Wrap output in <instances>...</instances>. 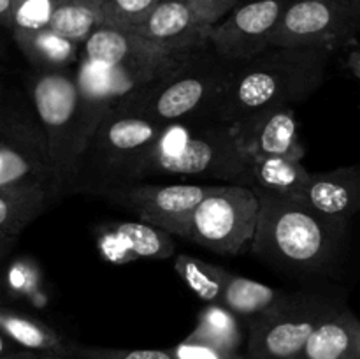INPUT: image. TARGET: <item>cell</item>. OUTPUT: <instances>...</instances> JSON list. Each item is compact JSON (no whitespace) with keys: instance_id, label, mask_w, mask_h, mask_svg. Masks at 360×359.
Here are the masks:
<instances>
[{"instance_id":"obj_29","label":"cell","mask_w":360,"mask_h":359,"mask_svg":"<svg viewBox=\"0 0 360 359\" xmlns=\"http://www.w3.org/2000/svg\"><path fill=\"white\" fill-rule=\"evenodd\" d=\"M169 351L172 352L174 359H246V354H241L239 351L224 348L211 341L192 336V334H188L185 340L179 341Z\"/></svg>"},{"instance_id":"obj_6","label":"cell","mask_w":360,"mask_h":359,"mask_svg":"<svg viewBox=\"0 0 360 359\" xmlns=\"http://www.w3.org/2000/svg\"><path fill=\"white\" fill-rule=\"evenodd\" d=\"M164 129L153 120L109 109L81 153L70 196H95L109 187L132 183L137 162Z\"/></svg>"},{"instance_id":"obj_25","label":"cell","mask_w":360,"mask_h":359,"mask_svg":"<svg viewBox=\"0 0 360 359\" xmlns=\"http://www.w3.org/2000/svg\"><path fill=\"white\" fill-rule=\"evenodd\" d=\"M174 270L183 284L202 301L220 303L227 284L229 270L211 264L199 257L179 253L174 260Z\"/></svg>"},{"instance_id":"obj_21","label":"cell","mask_w":360,"mask_h":359,"mask_svg":"<svg viewBox=\"0 0 360 359\" xmlns=\"http://www.w3.org/2000/svg\"><path fill=\"white\" fill-rule=\"evenodd\" d=\"M0 329L18 348L72 358V341H67L58 331L32 315L7 308L2 310Z\"/></svg>"},{"instance_id":"obj_5","label":"cell","mask_w":360,"mask_h":359,"mask_svg":"<svg viewBox=\"0 0 360 359\" xmlns=\"http://www.w3.org/2000/svg\"><path fill=\"white\" fill-rule=\"evenodd\" d=\"M23 87L44 127L58 199L70 196L81 153L86 146L76 69L58 73L34 70Z\"/></svg>"},{"instance_id":"obj_23","label":"cell","mask_w":360,"mask_h":359,"mask_svg":"<svg viewBox=\"0 0 360 359\" xmlns=\"http://www.w3.org/2000/svg\"><path fill=\"white\" fill-rule=\"evenodd\" d=\"M104 21V0H51L49 27L83 46Z\"/></svg>"},{"instance_id":"obj_1","label":"cell","mask_w":360,"mask_h":359,"mask_svg":"<svg viewBox=\"0 0 360 359\" xmlns=\"http://www.w3.org/2000/svg\"><path fill=\"white\" fill-rule=\"evenodd\" d=\"M255 192L260 215L250 250L259 259L301 273H327L336 266L347 241L348 220L326 217L301 197Z\"/></svg>"},{"instance_id":"obj_31","label":"cell","mask_w":360,"mask_h":359,"mask_svg":"<svg viewBox=\"0 0 360 359\" xmlns=\"http://www.w3.org/2000/svg\"><path fill=\"white\" fill-rule=\"evenodd\" d=\"M188 6L200 23L214 27L239 6V0H188Z\"/></svg>"},{"instance_id":"obj_33","label":"cell","mask_w":360,"mask_h":359,"mask_svg":"<svg viewBox=\"0 0 360 359\" xmlns=\"http://www.w3.org/2000/svg\"><path fill=\"white\" fill-rule=\"evenodd\" d=\"M0 23L11 34L14 32V16H13V0H0Z\"/></svg>"},{"instance_id":"obj_15","label":"cell","mask_w":360,"mask_h":359,"mask_svg":"<svg viewBox=\"0 0 360 359\" xmlns=\"http://www.w3.org/2000/svg\"><path fill=\"white\" fill-rule=\"evenodd\" d=\"M97 248L108 263L122 266L139 259H169L176 243L171 232L146 222H112L98 229Z\"/></svg>"},{"instance_id":"obj_3","label":"cell","mask_w":360,"mask_h":359,"mask_svg":"<svg viewBox=\"0 0 360 359\" xmlns=\"http://www.w3.org/2000/svg\"><path fill=\"white\" fill-rule=\"evenodd\" d=\"M157 176L218 180L250 187V158L239 148L232 123L221 120L172 123L144 153L134 169L132 182Z\"/></svg>"},{"instance_id":"obj_12","label":"cell","mask_w":360,"mask_h":359,"mask_svg":"<svg viewBox=\"0 0 360 359\" xmlns=\"http://www.w3.org/2000/svg\"><path fill=\"white\" fill-rule=\"evenodd\" d=\"M213 190V185L200 183H150L132 182L109 187L95 196L125 208L141 222L160 227L188 239L190 222L197 206Z\"/></svg>"},{"instance_id":"obj_14","label":"cell","mask_w":360,"mask_h":359,"mask_svg":"<svg viewBox=\"0 0 360 359\" xmlns=\"http://www.w3.org/2000/svg\"><path fill=\"white\" fill-rule=\"evenodd\" d=\"M232 132L245 157H285L302 160L304 144L299 139L294 106L259 109L232 123Z\"/></svg>"},{"instance_id":"obj_17","label":"cell","mask_w":360,"mask_h":359,"mask_svg":"<svg viewBox=\"0 0 360 359\" xmlns=\"http://www.w3.org/2000/svg\"><path fill=\"white\" fill-rule=\"evenodd\" d=\"M58 203L48 183L27 182L0 187V257H6L21 232Z\"/></svg>"},{"instance_id":"obj_4","label":"cell","mask_w":360,"mask_h":359,"mask_svg":"<svg viewBox=\"0 0 360 359\" xmlns=\"http://www.w3.org/2000/svg\"><path fill=\"white\" fill-rule=\"evenodd\" d=\"M231 74L232 62L221 58L207 42L178 70L123 99L111 109L143 116L164 127L220 120Z\"/></svg>"},{"instance_id":"obj_11","label":"cell","mask_w":360,"mask_h":359,"mask_svg":"<svg viewBox=\"0 0 360 359\" xmlns=\"http://www.w3.org/2000/svg\"><path fill=\"white\" fill-rule=\"evenodd\" d=\"M360 30L355 0H290L271 34V46L327 48L336 51Z\"/></svg>"},{"instance_id":"obj_32","label":"cell","mask_w":360,"mask_h":359,"mask_svg":"<svg viewBox=\"0 0 360 359\" xmlns=\"http://www.w3.org/2000/svg\"><path fill=\"white\" fill-rule=\"evenodd\" d=\"M0 359H72V358H65V355H56V354H41V352H30V351H23V348H14V351L7 352V354L0 355Z\"/></svg>"},{"instance_id":"obj_8","label":"cell","mask_w":360,"mask_h":359,"mask_svg":"<svg viewBox=\"0 0 360 359\" xmlns=\"http://www.w3.org/2000/svg\"><path fill=\"white\" fill-rule=\"evenodd\" d=\"M340 308L338 298L322 291L285 292L273 308L248 320L246 359H294Z\"/></svg>"},{"instance_id":"obj_16","label":"cell","mask_w":360,"mask_h":359,"mask_svg":"<svg viewBox=\"0 0 360 359\" xmlns=\"http://www.w3.org/2000/svg\"><path fill=\"white\" fill-rule=\"evenodd\" d=\"M211 28L200 23L188 0H162L132 32L162 48L192 51L210 42Z\"/></svg>"},{"instance_id":"obj_30","label":"cell","mask_w":360,"mask_h":359,"mask_svg":"<svg viewBox=\"0 0 360 359\" xmlns=\"http://www.w3.org/2000/svg\"><path fill=\"white\" fill-rule=\"evenodd\" d=\"M14 30H35L49 27L51 0H13Z\"/></svg>"},{"instance_id":"obj_18","label":"cell","mask_w":360,"mask_h":359,"mask_svg":"<svg viewBox=\"0 0 360 359\" xmlns=\"http://www.w3.org/2000/svg\"><path fill=\"white\" fill-rule=\"evenodd\" d=\"M301 199L326 217L350 220L360 213V165L311 172Z\"/></svg>"},{"instance_id":"obj_28","label":"cell","mask_w":360,"mask_h":359,"mask_svg":"<svg viewBox=\"0 0 360 359\" xmlns=\"http://www.w3.org/2000/svg\"><path fill=\"white\" fill-rule=\"evenodd\" d=\"M72 359H174V355L169 348H108L74 344Z\"/></svg>"},{"instance_id":"obj_10","label":"cell","mask_w":360,"mask_h":359,"mask_svg":"<svg viewBox=\"0 0 360 359\" xmlns=\"http://www.w3.org/2000/svg\"><path fill=\"white\" fill-rule=\"evenodd\" d=\"M259 215L260 199L252 187L218 183L197 206L188 241L221 256H238L252 246Z\"/></svg>"},{"instance_id":"obj_9","label":"cell","mask_w":360,"mask_h":359,"mask_svg":"<svg viewBox=\"0 0 360 359\" xmlns=\"http://www.w3.org/2000/svg\"><path fill=\"white\" fill-rule=\"evenodd\" d=\"M27 182L48 183L56 192L48 137L34 102L27 90L4 88L0 99V187Z\"/></svg>"},{"instance_id":"obj_22","label":"cell","mask_w":360,"mask_h":359,"mask_svg":"<svg viewBox=\"0 0 360 359\" xmlns=\"http://www.w3.org/2000/svg\"><path fill=\"white\" fill-rule=\"evenodd\" d=\"M250 187L262 192L285 197H301L308 187L311 172L301 160L285 157L250 158Z\"/></svg>"},{"instance_id":"obj_26","label":"cell","mask_w":360,"mask_h":359,"mask_svg":"<svg viewBox=\"0 0 360 359\" xmlns=\"http://www.w3.org/2000/svg\"><path fill=\"white\" fill-rule=\"evenodd\" d=\"M190 334L200 338V340L211 341L214 345H220L224 348L239 352H241V345L245 341L239 317L229 308H225L221 303H207L200 310L195 329Z\"/></svg>"},{"instance_id":"obj_19","label":"cell","mask_w":360,"mask_h":359,"mask_svg":"<svg viewBox=\"0 0 360 359\" xmlns=\"http://www.w3.org/2000/svg\"><path fill=\"white\" fill-rule=\"evenodd\" d=\"M11 35L14 44L23 53L34 70L41 73L72 70L81 60L83 46L63 37L51 27L35 28V30L16 28Z\"/></svg>"},{"instance_id":"obj_34","label":"cell","mask_w":360,"mask_h":359,"mask_svg":"<svg viewBox=\"0 0 360 359\" xmlns=\"http://www.w3.org/2000/svg\"><path fill=\"white\" fill-rule=\"evenodd\" d=\"M348 69L354 73V76L360 81V49H352L347 56Z\"/></svg>"},{"instance_id":"obj_2","label":"cell","mask_w":360,"mask_h":359,"mask_svg":"<svg viewBox=\"0 0 360 359\" xmlns=\"http://www.w3.org/2000/svg\"><path fill=\"white\" fill-rule=\"evenodd\" d=\"M333 53L327 48L271 46L255 58L232 63L220 120L234 123L259 109L304 101L326 81Z\"/></svg>"},{"instance_id":"obj_20","label":"cell","mask_w":360,"mask_h":359,"mask_svg":"<svg viewBox=\"0 0 360 359\" xmlns=\"http://www.w3.org/2000/svg\"><path fill=\"white\" fill-rule=\"evenodd\" d=\"M294 359H360V320L348 308L327 317Z\"/></svg>"},{"instance_id":"obj_13","label":"cell","mask_w":360,"mask_h":359,"mask_svg":"<svg viewBox=\"0 0 360 359\" xmlns=\"http://www.w3.org/2000/svg\"><path fill=\"white\" fill-rule=\"evenodd\" d=\"M290 0H252L214 25L210 42L227 62H245L271 48V34Z\"/></svg>"},{"instance_id":"obj_7","label":"cell","mask_w":360,"mask_h":359,"mask_svg":"<svg viewBox=\"0 0 360 359\" xmlns=\"http://www.w3.org/2000/svg\"><path fill=\"white\" fill-rule=\"evenodd\" d=\"M197 49L174 51L132 30L101 25L83 44L81 55L101 65L109 97L116 106L178 70Z\"/></svg>"},{"instance_id":"obj_27","label":"cell","mask_w":360,"mask_h":359,"mask_svg":"<svg viewBox=\"0 0 360 359\" xmlns=\"http://www.w3.org/2000/svg\"><path fill=\"white\" fill-rule=\"evenodd\" d=\"M160 2L162 0H104L102 25L134 30Z\"/></svg>"},{"instance_id":"obj_24","label":"cell","mask_w":360,"mask_h":359,"mask_svg":"<svg viewBox=\"0 0 360 359\" xmlns=\"http://www.w3.org/2000/svg\"><path fill=\"white\" fill-rule=\"evenodd\" d=\"M283 294V291H278L269 285L229 271L227 284H225L220 303L238 317L253 319V317L273 308Z\"/></svg>"},{"instance_id":"obj_35","label":"cell","mask_w":360,"mask_h":359,"mask_svg":"<svg viewBox=\"0 0 360 359\" xmlns=\"http://www.w3.org/2000/svg\"><path fill=\"white\" fill-rule=\"evenodd\" d=\"M355 2H357V4H359V7H360V0H355Z\"/></svg>"}]
</instances>
